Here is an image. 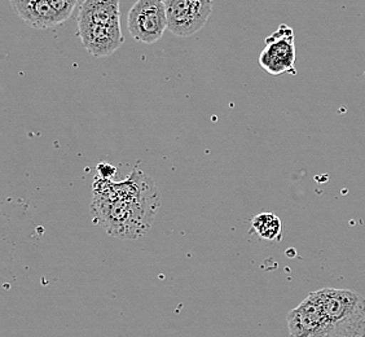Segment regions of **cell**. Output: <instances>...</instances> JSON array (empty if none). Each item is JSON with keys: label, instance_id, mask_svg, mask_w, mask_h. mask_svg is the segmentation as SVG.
Returning a JSON list of instances; mask_svg holds the SVG:
<instances>
[{"label": "cell", "instance_id": "obj_1", "mask_svg": "<svg viewBox=\"0 0 365 337\" xmlns=\"http://www.w3.org/2000/svg\"><path fill=\"white\" fill-rule=\"evenodd\" d=\"M161 206L155 181L140 170L122 182L96 176L92 183L91 214L112 238L140 239L152 228Z\"/></svg>", "mask_w": 365, "mask_h": 337}, {"label": "cell", "instance_id": "obj_2", "mask_svg": "<svg viewBox=\"0 0 365 337\" xmlns=\"http://www.w3.org/2000/svg\"><path fill=\"white\" fill-rule=\"evenodd\" d=\"M317 300L334 337H365V298L350 289L317 291Z\"/></svg>", "mask_w": 365, "mask_h": 337}, {"label": "cell", "instance_id": "obj_3", "mask_svg": "<svg viewBox=\"0 0 365 337\" xmlns=\"http://www.w3.org/2000/svg\"><path fill=\"white\" fill-rule=\"evenodd\" d=\"M127 28L138 42H158L168 29V14L163 0H138L128 12Z\"/></svg>", "mask_w": 365, "mask_h": 337}, {"label": "cell", "instance_id": "obj_4", "mask_svg": "<svg viewBox=\"0 0 365 337\" xmlns=\"http://www.w3.org/2000/svg\"><path fill=\"white\" fill-rule=\"evenodd\" d=\"M22 21L34 29H51L71 19L78 0H9Z\"/></svg>", "mask_w": 365, "mask_h": 337}, {"label": "cell", "instance_id": "obj_5", "mask_svg": "<svg viewBox=\"0 0 365 337\" xmlns=\"http://www.w3.org/2000/svg\"><path fill=\"white\" fill-rule=\"evenodd\" d=\"M168 14V30L174 36H192L210 19L214 0H163Z\"/></svg>", "mask_w": 365, "mask_h": 337}, {"label": "cell", "instance_id": "obj_6", "mask_svg": "<svg viewBox=\"0 0 365 337\" xmlns=\"http://www.w3.org/2000/svg\"><path fill=\"white\" fill-rule=\"evenodd\" d=\"M259 65L271 76L297 74L293 29L282 24L267 36L266 47L260 52Z\"/></svg>", "mask_w": 365, "mask_h": 337}, {"label": "cell", "instance_id": "obj_7", "mask_svg": "<svg viewBox=\"0 0 365 337\" xmlns=\"http://www.w3.org/2000/svg\"><path fill=\"white\" fill-rule=\"evenodd\" d=\"M287 321L290 337H334L315 292L309 293L295 309L290 310Z\"/></svg>", "mask_w": 365, "mask_h": 337}, {"label": "cell", "instance_id": "obj_8", "mask_svg": "<svg viewBox=\"0 0 365 337\" xmlns=\"http://www.w3.org/2000/svg\"><path fill=\"white\" fill-rule=\"evenodd\" d=\"M78 36L93 57L109 56L125 42L120 26L78 25Z\"/></svg>", "mask_w": 365, "mask_h": 337}, {"label": "cell", "instance_id": "obj_9", "mask_svg": "<svg viewBox=\"0 0 365 337\" xmlns=\"http://www.w3.org/2000/svg\"><path fill=\"white\" fill-rule=\"evenodd\" d=\"M77 24L120 26V0H85L78 11Z\"/></svg>", "mask_w": 365, "mask_h": 337}, {"label": "cell", "instance_id": "obj_10", "mask_svg": "<svg viewBox=\"0 0 365 337\" xmlns=\"http://www.w3.org/2000/svg\"><path fill=\"white\" fill-rule=\"evenodd\" d=\"M252 232L260 239L280 241L282 239V222L274 213H259L252 219Z\"/></svg>", "mask_w": 365, "mask_h": 337}, {"label": "cell", "instance_id": "obj_11", "mask_svg": "<svg viewBox=\"0 0 365 337\" xmlns=\"http://www.w3.org/2000/svg\"><path fill=\"white\" fill-rule=\"evenodd\" d=\"M98 176L103 179H113V176H115V168L112 166L110 164H100L98 165Z\"/></svg>", "mask_w": 365, "mask_h": 337}]
</instances>
